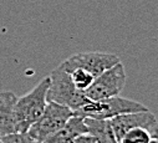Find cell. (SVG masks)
<instances>
[{"label": "cell", "mask_w": 158, "mask_h": 143, "mask_svg": "<svg viewBox=\"0 0 158 143\" xmlns=\"http://www.w3.org/2000/svg\"><path fill=\"white\" fill-rule=\"evenodd\" d=\"M49 84V76L44 77L30 92L18 97L15 103L16 132H27L29 127L43 115L48 103L46 92Z\"/></svg>", "instance_id": "6da1fadb"}, {"label": "cell", "mask_w": 158, "mask_h": 143, "mask_svg": "<svg viewBox=\"0 0 158 143\" xmlns=\"http://www.w3.org/2000/svg\"><path fill=\"white\" fill-rule=\"evenodd\" d=\"M49 79L50 84L46 92L48 101H52L59 104L66 106L72 111L91 102V100L87 98L84 91L75 87L70 77V74L65 71L60 65L55 70H52Z\"/></svg>", "instance_id": "7a4b0ae2"}, {"label": "cell", "mask_w": 158, "mask_h": 143, "mask_svg": "<svg viewBox=\"0 0 158 143\" xmlns=\"http://www.w3.org/2000/svg\"><path fill=\"white\" fill-rule=\"evenodd\" d=\"M147 110L144 104L117 95L102 101H91L75 110L73 115L90 118H112L118 115Z\"/></svg>", "instance_id": "3957f363"}, {"label": "cell", "mask_w": 158, "mask_h": 143, "mask_svg": "<svg viewBox=\"0 0 158 143\" xmlns=\"http://www.w3.org/2000/svg\"><path fill=\"white\" fill-rule=\"evenodd\" d=\"M72 115L73 111L69 107L48 101L43 115L29 127L27 133L36 143H41L48 137L57 132Z\"/></svg>", "instance_id": "277c9868"}, {"label": "cell", "mask_w": 158, "mask_h": 143, "mask_svg": "<svg viewBox=\"0 0 158 143\" xmlns=\"http://www.w3.org/2000/svg\"><path fill=\"white\" fill-rule=\"evenodd\" d=\"M126 85V72L121 62H117L98 75L91 86L85 90V95L91 101H102L122 92Z\"/></svg>", "instance_id": "5b68a950"}, {"label": "cell", "mask_w": 158, "mask_h": 143, "mask_svg": "<svg viewBox=\"0 0 158 143\" xmlns=\"http://www.w3.org/2000/svg\"><path fill=\"white\" fill-rule=\"evenodd\" d=\"M117 62H120V57L114 54L108 52H78L69 59H66L64 62L60 63V66L71 72L73 68H84L96 79L98 75H101L103 71L108 70Z\"/></svg>", "instance_id": "8992f818"}, {"label": "cell", "mask_w": 158, "mask_h": 143, "mask_svg": "<svg viewBox=\"0 0 158 143\" xmlns=\"http://www.w3.org/2000/svg\"><path fill=\"white\" fill-rule=\"evenodd\" d=\"M111 127L113 129V133L116 136V139L121 142L125 133L132 128L141 127L144 129H148L151 133L157 134L156 127H157V118L153 113L147 111H138V112H130L118 115L112 118H110Z\"/></svg>", "instance_id": "52a82bcc"}, {"label": "cell", "mask_w": 158, "mask_h": 143, "mask_svg": "<svg viewBox=\"0 0 158 143\" xmlns=\"http://www.w3.org/2000/svg\"><path fill=\"white\" fill-rule=\"evenodd\" d=\"M16 95L10 91H0V136L16 132L15 103Z\"/></svg>", "instance_id": "ba28073f"}, {"label": "cell", "mask_w": 158, "mask_h": 143, "mask_svg": "<svg viewBox=\"0 0 158 143\" xmlns=\"http://www.w3.org/2000/svg\"><path fill=\"white\" fill-rule=\"evenodd\" d=\"M85 133H87V126L85 123V118L77 115H72L57 132L48 137L41 143H67L72 138Z\"/></svg>", "instance_id": "9c48e42d"}, {"label": "cell", "mask_w": 158, "mask_h": 143, "mask_svg": "<svg viewBox=\"0 0 158 143\" xmlns=\"http://www.w3.org/2000/svg\"><path fill=\"white\" fill-rule=\"evenodd\" d=\"M84 118L87 126V133L92 136L97 143H120L116 139L110 118Z\"/></svg>", "instance_id": "30bf717a"}, {"label": "cell", "mask_w": 158, "mask_h": 143, "mask_svg": "<svg viewBox=\"0 0 158 143\" xmlns=\"http://www.w3.org/2000/svg\"><path fill=\"white\" fill-rule=\"evenodd\" d=\"M69 74H70V77L72 80L75 87L81 90V91L87 90L95 80V77L89 72V71H86L84 68H73Z\"/></svg>", "instance_id": "8fae6325"}, {"label": "cell", "mask_w": 158, "mask_h": 143, "mask_svg": "<svg viewBox=\"0 0 158 143\" xmlns=\"http://www.w3.org/2000/svg\"><path fill=\"white\" fill-rule=\"evenodd\" d=\"M152 136L153 133H151L148 129L136 127L127 131L120 143H148Z\"/></svg>", "instance_id": "7c38bea8"}, {"label": "cell", "mask_w": 158, "mask_h": 143, "mask_svg": "<svg viewBox=\"0 0 158 143\" xmlns=\"http://www.w3.org/2000/svg\"><path fill=\"white\" fill-rule=\"evenodd\" d=\"M2 143H36L27 132H13L0 137Z\"/></svg>", "instance_id": "4fadbf2b"}, {"label": "cell", "mask_w": 158, "mask_h": 143, "mask_svg": "<svg viewBox=\"0 0 158 143\" xmlns=\"http://www.w3.org/2000/svg\"><path fill=\"white\" fill-rule=\"evenodd\" d=\"M94 142H95L94 137L90 136L89 133H85V134H80V136L72 138L67 143H94Z\"/></svg>", "instance_id": "5bb4252c"}, {"label": "cell", "mask_w": 158, "mask_h": 143, "mask_svg": "<svg viewBox=\"0 0 158 143\" xmlns=\"http://www.w3.org/2000/svg\"><path fill=\"white\" fill-rule=\"evenodd\" d=\"M148 143H158V138H157V134H153L152 136V138L149 139V142Z\"/></svg>", "instance_id": "9a60e30c"}, {"label": "cell", "mask_w": 158, "mask_h": 143, "mask_svg": "<svg viewBox=\"0 0 158 143\" xmlns=\"http://www.w3.org/2000/svg\"><path fill=\"white\" fill-rule=\"evenodd\" d=\"M94 143H97V142H96V141H95V142H94Z\"/></svg>", "instance_id": "2e32d148"}, {"label": "cell", "mask_w": 158, "mask_h": 143, "mask_svg": "<svg viewBox=\"0 0 158 143\" xmlns=\"http://www.w3.org/2000/svg\"><path fill=\"white\" fill-rule=\"evenodd\" d=\"M0 143H2V142H0Z\"/></svg>", "instance_id": "e0dca14e"}, {"label": "cell", "mask_w": 158, "mask_h": 143, "mask_svg": "<svg viewBox=\"0 0 158 143\" xmlns=\"http://www.w3.org/2000/svg\"><path fill=\"white\" fill-rule=\"evenodd\" d=\"M0 137H2V136H0Z\"/></svg>", "instance_id": "ac0fdd59"}]
</instances>
